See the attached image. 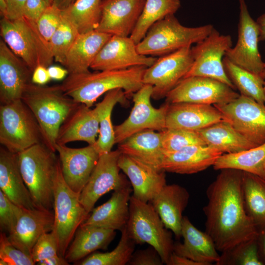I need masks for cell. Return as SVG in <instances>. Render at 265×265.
I'll use <instances>...</instances> for the list:
<instances>
[{
    "mask_svg": "<svg viewBox=\"0 0 265 265\" xmlns=\"http://www.w3.org/2000/svg\"><path fill=\"white\" fill-rule=\"evenodd\" d=\"M242 174L237 169H221L207 189L205 232L220 253L257 236L258 230L245 208Z\"/></svg>",
    "mask_w": 265,
    "mask_h": 265,
    "instance_id": "1",
    "label": "cell"
},
{
    "mask_svg": "<svg viewBox=\"0 0 265 265\" xmlns=\"http://www.w3.org/2000/svg\"><path fill=\"white\" fill-rule=\"evenodd\" d=\"M146 68L135 66L68 74L59 85L65 95L91 107L101 96L113 89H122L127 97L132 96L143 85L142 79Z\"/></svg>",
    "mask_w": 265,
    "mask_h": 265,
    "instance_id": "2",
    "label": "cell"
},
{
    "mask_svg": "<svg viewBox=\"0 0 265 265\" xmlns=\"http://www.w3.org/2000/svg\"><path fill=\"white\" fill-rule=\"evenodd\" d=\"M21 100L35 117L43 143L56 152L60 127L80 103L65 95L60 85H40L32 82L26 86Z\"/></svg>",
    "mask_w": 265,
    "mask_h": 265,
    "instance_id": "3",
    "label": "cell"
},
{
    "mask_svg": "<svg viewBox=\"0 0 265 265\" xmlns=\"http://www.w3.org/2000/svg\"><path fill=\"white\" fill-rule=\"evenodd\" d=\"M18 154L21 172L35 207L52 211L60 163L58 157L43 143L34 145Z\"/></svg>",
    "mask_w": 265,
    "mask_h": 265,
    "instance_id": "4",
    "label": "cell"
},
{
    "mask_svg": "<svg viewBox=\"0 0 265 265\" xmlns=\"http://www.w3.org/2000/svg\"><path fill=\"white\" fill-rule=\"evenodd\" d=\"M214 28L212 25L187 27L174 15L154 24L136 45L137 52L147 56H163L187 46H191L207 37Z\"/></svg>",
    "mask_w": 265,
    "mask_h": 265,
    "instance_id": "5",
    "label": "cell"
},
{
    "mask_svg": "<svg viewBox=\"0 0 265 265\" xmlns=\"http://www.w3.org/2000/svg\"><path fill=\"white\" fill-rule=\"evenodd\" d=\"M0 35L10 49L32 72L39 65L48 68L53 56L49 42L39 31L36 23L23 17L9 20L2 17Z\"/></svg>",
    "mask_w": 265,
    "mask_h": 265,
    "instance_id": "6",
    "label": "cell"
},
{
    "mask_svg": "<svg viewBox=\"0 0 265 265\" xmlns=\"http://www.w3.org/2000/svg\"><path fill=\"white\" fill-rule=\"evenodd\" d=\"M126 230L135 244L152 246L158 252L164 264H167L173 252V233L166 228L150 203L131 196Z\"/></svg>",
    "mask_w": 265,
    "mask_h": 265,
    "instance_id": "7",
    "label": "cell"
},
{
    "mask_svg": "<svg viewBox=\"0 0 265 265\" xmlns=\"http://www.w3.org/2000/svg\"><path fill=\"white\" fill-rule=\"evenodd\" d=\"M43 143L39 125L29 107L19 100L0 106V143L18 154Z\"/></svg>",
    "mask_w": 265,
    "mask_h": 265,
    "instance_id": "8",
    "label": "cell"
},
{
    "mask_svg": "<svg viewBox=\"0 0 265 265\" xmlns=\"http://www.w3.org/2000/svg\"><path fill=\"white\" fill-rule=\"evenodd\" d=\"M80 194L65 182L60 163L54 187L52 231L57 239L58 255L62 257L65 256L78 229L89 214L80 202Z\"/></svg>",
    "mask_w": 265,
    "mask_h": 265,
    "instance_id": "9",
    "label": "cell"
},
{
    "mask_svg": "<svg viewBox=\"0 0 265 265\" xmlns=\"http://www.w3.org/2000/svg\"><path fill=\"white\" fill-rule=\"evenodd\" d=\"M153 86L143 85L132 95L133 106L128 117L114 126L115 143H120L140 132L151 130L161 132L166 129V116L169 103L154 107L151 98Z\"/></svg>",
    "mask_w": 265,
    "mask_h": 265,
    "instance_id": "10",
    "label": "cell"
},
{
    "mask_svg": "<svg viewBox=\"0 0 265 265\" xmlns=\"http://www.w3.org/2000/svg\"><path fill=\"white\" fill-rule=\"evenodd\" d=\"M232 44L230 35L221 34L214 28L207 37L191 47L193 62L185 78L200 76L212 78L235 90L223 63V56Z\"/></svg>",
    "mask_w": 265,
    "mask_h": 265,
    "instance_id": "11",
    "label": "cell"
},
{
    "mask_svg": "<svg viewBox=\"0 0 265 265\" xmlns=\"http://www.w3.org/2000/svg\"><path fill=\"white\" fill-rule=\"evenodd\" d=\"M192 46H187L161 56L143 74V84L153 86L152 98L158 100L167 94L184 79L193 62Z\"/></svg>",
    "mask_w": 265,
    "mask_h": 265,
    "instance_id": "12",
    "label": "cell"
},
{
    "mask_svg": "<svg viewBox=\"0 0 265 265\" xmlns=\"http://www.w3.org/2000/svg\"><path fill=\"white\" fill-rule=\"evenodd\" d=\"M239 133L255 146L265 143V106L239 95L231 102L213 105Z\"/></svg>",
    "mask_w": 265,
    "mask_h": 265,
    "instance_id": "13",
    "label": "cell"
},
{
    "mask_svg": "<svg viewBox=\"0 0 265 265\" xmlns=\"http://www.w3.org/2000/svg\"><path fill=\"white\" fill-rule=\"evenodd\" d=\"M239 95L229 85L216 80L192 76L183 79L167 94L165 102L221 105L231 102Z\"/></svg>",
    "mask_w": 265,
    "mask_h": 265,
    "instance_id": "14",
    "label": "cell"
},
{
    "mask_svg": "<svg viewBox=\"0 0 265 265\" xmlns=\"http://www.w3.org/2000/svg\"><path fill=\"white\" fill-rule=\"evenodd\" d=\"M239 14L238 40L225 56L237 65L261 76L265 68L259 51L260 31L250 15L245 0H238Z\"/></svg>",
    "mask_w": 265,
    "mask_h": 265,
    "instance_id": "15",
    "label": "cell"
},
{
    "mask_svg": "<svg viewBox=\"0 0 265 265\" xmlns=\"http://www.w3.org/2000/svg\"><path fill=\"white\" fill-rule=\"evenodd\" d=\"M118 149L100 155L89 179L80 194V202L89 213L99 199L129 183L120 173Z\"/></svg>",
    "mask_w": 265,
    "mask_h": 265,
    "instance_id": "16",
    "label": "cell"
},
{
    "mask_svg": "<svg viewBox=\"0 0 265 265\" xmlns=\"http://www.w3.org/2000/svg\"><path fill=\"white\" fill-rule=\"evenodd\" d=\"M136 45L130 36H111L96 55L90 68L106 71L151 66L157 58L139 53Z\"/></svg>",
    "mask_w": 265,
    "mask_h": 265,
    "instance_id": "17",
    "label": "cell"
},
{
    "mask_svg": "<svg viewBox=\"0 0 265 265\" xmlns=\"http://www.w3.org/2000/svg\"><path fill=\"white\" fill-rule=\"evenodd\" d=\"M56 152L65 182L73 190L80 194L100 156L95 143L79 148L56 144Z\"/></svg>",
    "mask_w": 265,
    "mask_h": 265,
    "instance_id": "18",
    "label": "cell"
},
{
    "mask_svg": "<svg viewBox=\"0 0 265 265\" xmlns=\"http://www.w3.org/2000/svg\"><path fill=\"white\" fill-rule=\"evenodd\" d=\"M32 72L0 40V103L7 104L21 100L26 86L31 82Z\"/></svg>",
    "mask_w": 265,
    "mask_h": 265,
    "instance_id": "19",
    "label": "cell"
},
{
    "mask_svg": "<svg viewBox=\"0 0 265 265\" xmlns=\"http://www.w3.org/2000/svg\"><path fill=\"white\" fill-rule=\"evenodd\" d=\"M145 0H102V14L96 29L111 35L130 36Z\"/></svg>",
    "mask_w": 265,
    "mask_h": 265,
    "instance_id": "20",
    "label": "cell"
},
{
    "mask_svg": "<svg viewBox=\"0 0 265 265\" xmlns=\"http://www.w3.org/2000/svg\"><path fill=\"white\" fill-rule=\"evenodd\" d=\"M118 164L130 180L132 195L141 201L149 202L166 185L165 171L158 170L135 159L121 154Z\"/></svg>",
    "mask_w": 265,
    "mask_h": 265,
    "instance_id": "21",
    "label": "cell"
},
{
    "mask_svg": "<svg viewBox=\"0 0 265 265\" xmlns=\"http://www.w3.org/2000/svg\"><path fill=\"white\" fill-rule=\"evenodd\" d=\"M225 121L221 112L213 105L190 103L169 104L166 129L198 131Z\"/></svg>",
    "mask_w": 265,
    "mask_h": 265,
    "instance_id": "22",
    "label": "cell"
},
{
    "mask_svg": "<svg viewBox=\"0 0 265 265\" xmlns=\"http://www.w3.org/2000/svg\"><path fill=\"white\" fill-rule=\"evenodd\" d=\"M53 222L52 211L38 208L24 209L8 238L14 246L31 255L32 249L39 238L53 230Z\"/></svg>",
    "mask_w": 265,
    "mask_h": 265,
    "instance_id": "23",
    "label": "cell"
},
{
    "mask_svg": "<svg viewBox=\"0 0 265 265\" xmlns=\"http://www.w3.org/2000/svg\"><path fill=\"white\" fill-rule=\"evenodd\" d=\"M132 191L130 183L114 190L106 202L92 210L81 225L121 231L126 227L129 220Z\"/></svg>",
    "mask_w": 265,
    "mask_h": 265,
    "instance_id": "24",
    "label": "cell"
},
{
    "mask_svg": "<svg viewBox=\"0 0 265 265\" xmlns=\"http://www.w3.org/2000/svg\"><path fill=\"white\" fill-rule=\"evenodd\" d=\"M223 154L207 145H191L177 151L164 153L161 169L180 174H191L213 166Z\"/></svg>",
    "mask_w": 265,
    "mask_h": 265,
    "instance_id": "25",
    "label": "cell"
},
{
    "mask_svg": "<svg viewBox=\"0 0 265 265\" xmlns=\"http://www.w3.org/2000/svg\"><path fill=\"white\" fill-rule=\"evenodd\" d=\"M183 242H174L173 252L189 258L200 265H210L219 260L220 254L212 238L198 229L188 218L184 216L181 228Z\"/></svg>",
    "mask_w": 265,
    "mask_h": 265,
    "instance_id": "26",
    "label": "cell"
},
{
    "mask_svg": "<svg viewBox=\"0 0 265 265\" xmlns=\"http://www.w3.org/2000/svg\"><path fill=\"white\" fill-rule=\"evenodd\" d=\"M99 131V117L96 107L91 109L80 104L62 123L56 138V144L82 141L95 144Z\"/></svg>",
    "mask_w": 265,
    "mask_h": 265,
    "instance_id": "27",
    "label": "cell"
},
{
    "mask_svg": "<svg viewBox=\"0 0 265 265\" xmlns=\"http://www.w3.org/2000/svg\"><path fill=\"white\" fill-rule=\"evenodd\" d=\"M189 194L177 184L166 185L149 202L157 211L166 228L177 238L181 237L183 213L187 207Z\"/></svg>",
    "mask_w": 265,
    "mask_h": 265,
    "instance_id": "28",
    "label": "cell"
},
{
    "mask_svg": "<svg viewBox=\"0 0 265 265\" xmlns=\"http://www.w3.org/2000/svg\"><path fill=\"white\" fill-rule=\"evenodd\" d=\"M0 190L16 205L26 209L36 208L20 169L18 154L0 148Z\"/></svg>",
    "mask_w": 265,
    "mask_h": 265,
    "instance_id": "29",
    "label": "cell"
},
{
    "mask_svg": "<svg viewBox=\"0 0 265 265\" xmlns=\"http://www.w3.org/2000/svg\"><path fill=\"white\" fill-rule=\"evenodd\" d=\"M121 154L135 159L154 168L161 169L164 157L160 132L146 130L137 132L119 144Z\"/></svg>",
    "mask_w": 265,
    "mask_h": 265,
    "instance_id": "30",
    "label": "cell"
},
{
    "mask_svg": "<svg viewBox=\"0 0 265 265\" xmlns=\"http://www.w3.org/2000/svg\"><path fill=\"white\" fill-rule=\"evenodd\" d=\"M112 35L94 30L79 34L68 51L64 66L69 74L86 73Z\"/></svg>",
    "mask_w": 265,
    "mask_h": 265,
    "instance_id": "31",
    "label": "cell"
},
{
    "mask_svg": "<svg viewBox=\"0 0 265 265\" xmlns=\"http://www.w3.org/2000/svg\"><path fill=\"white\" fill-rule=\"evenodd\" d=\"M115 235V231L112 229L81 225L64 257L69 263H76L98 249H106Z\"/></svg>",
    "mask_w": 265,
    "mask_h": 265,
    "instance_id": "32",
    "label": "cell"
},
{
    "mask_svg": "<svg viewBox=\"0 0 265 265\" xmlns=\"http://www.w3.org/2000/svg\"><path fill=\"white\" fill-rule=\"evenodd\" d=\"M197 132L207 146L222 154L236 153L256 147L226 121Z\"/></svg>",
    "mask_w": 265,
    "mask_h": 265,
    "instance_id": "33",
    "label": "cell"
},
{
    "mask_svg": "<svg viewBox=\"0 0 265 265\" xmlns=\"http://www.w3.org/2000/svg\"><path fill=\"white\" fill-rule=\"evenodd\" d=\"M126 97L122 89H113L106 93L103 100L96 105L99 117V131L95 145L100 155L111 151L115 144L112 111L117 103L125 104Z\"/></svg>",
    "mask_w": 265,
    "mask_h": 265,
    "instance_id": "34",
    "label": "cell"
},
{
    "mask_svg": "<svg viewBox=\"0 0 265 265\" xmlns=\"http://www.w3.org/2000/svg\"><path fill=\"white\" fill-rule=\"evenodd\" d=\"M214 169L231 168L265 179V143L239 152L223 154L213 165Z\"/></svg>",
    "mask_w": 265,
    "mask_h": 265,
    "instance_id": "35",
    "label": "cell"
},
{
    "mask_svg": "<svg viewBox=\"0 0 265 265\" xmlns=\"http://www.w3.org/2000/svg\"><path fill=\"white\" fill-rule=\"evenodd\" d=\"M242 186L246 211L258 230L265 227V179L243 172Z\"/></svg>",
    "mask_w": 265,
    "mask_h": 265,
    "instance_id": "36",
    "label": "cell"
},
{
    "mask_svg": "<svg viewBox=\"0 0 265 265\" xmlns=\"http://www.w3.org/2000/svg\"><path fill=\"white\" fill-rule=\"evenodd\" d=\"M180 6V0H145L142 12L130 37L137 44L154 24L169 15H174Z\"/></svg>",
    "mask_w": 265,
    "mask_h": 265,
    "instance_id": "37",
    "label": "cell"
},
{
    "mask_svg": "<svg viewBox=\"0 0 265 265\" xmlns=\"http://www.w3.org/2000/svg\"><path fill=\"white\" fill-rule=\"evenodd\" d=\"M223 63L228 77L240 94L265 105V80L260 75L237 65L225 56Z\"/></svg>",
    "mask_w": 265,
    "mask_h": 265,
    "instance_id": "38",
    "label": "cell"
},
{
    "mask_svg": "<svg viewBox=\"0 0 265 265\" xmlns=\"http://www.w3.org/2000/svg\"><path fill=\"white\" fill-rule=\"evenodd\" d=\"M102 0H75L62 10V14L75 25L80 34L93 31L100 22Z\"/></svg>",
    "mask_w": 265,
    "mask_h": 265,
    "instance_id": "39",
    "label": "cell"
},
{
    "mask_svg": "<svg viewBox=\"0 0 265 265\" xmlns=\"http://www.w3.org/2000/svg\"><path fill=\"white\" fill-rule=\"evenodd\" d=\"M119 241L110 252H94L75 264L80 265H128L134 251V241L129 236L126 227L121 231Z\"/></svg>",
    "mask_w": 265,
    "mask_h": 265,
    "instance_id": "40",
    "label": "cell"
},
{
    "mask_svg": "<svg viewBox=\"0 0 265 265\" xmlns=\"http://www.w3.org/2000/svg\"><path fill=\"white\" fill-rule=\"evenodd\" d=\"M216 265H264L257 237L242 241L220 254Z\"/></svg>",
    "mask_w": 265,
    "mask_h": 265,
    "instance_id": "41",
    "label": "cell"
},
{
    "mask_svg": "<svg viewBox=\"0 0 265 265\" xmlns=\"http://www.w3.org/2000/svg\"><path fill=\"white\" fill-rule=\"evenodd\" d=\"M79 34L75 25L62 15L61 23L49 41L56 62L64 65L67 53Z\"/></svg>",
    "mask_w": 265,
    "mask_h": 265,
    "instance_id": "42",
    "label": "cell"
},
{
    "mask_svg": "<svg viewBox=\"0 0 265 265\" xmlns=\"http://www.w3.org/2000/svg\"><path fill=\"white\" fill-rule=\"evenodd\" d=\"M160 132L164 153L177 151L191 145H206L197 131L166 129Z\"/></svg>",
    "mask_w": 265,
    "mask_h": 265,
    "instance_id": "43",
    "label": "cell"
},
{
    "mask_svg": "<svg viewBox=\"0 0 265 265\" xmlns=\"http://www.w3.org/2000/svg\"><path fill=\"white\" fill-rule=\"evenodd\" d=\"M35 263L31 255L14 246L6 233H0V265H33Z\"/></svg>",
    "mask_w": 265,
    "mask_h": 265,
    "instance_id": "44",
    "label": "cell"
},
{
    "mask_svg": "<svg viewBox=\"0 0 265 265\" xmlns=\"http://www.w3.org/2000/svg\"><path fill=\"white\" fill-rule=\"evenodd\" d=\"M23 208L14 203L0 190V229L8 234L14 229Z\"/></svg>",
    "mask_w": 265,
    "mask_h": 265,
    "instance_id": "45",
    "label": "cell"
},
{
    "mask_svg": "<svg viewBox=\"0 0 265 265\" xmlns=\"http://www.w3.org/2000/svg\"><path fill=\"white\" fill-rule=\"evenodd\" d=\"M62 18V10L53 4L49 5L39 18L36 23L38 29L47 41H50Z\"/></svg>",
    "mask_w": 265,
    "mask_h": 265,
    "instance_id": "46",
    "label": "cell"
},
{
    "mask_svg": "<svg viewBox=\"0 0 265 265\" xmlns=\"http://www.w3.org/2000/svg\"><path fill=\"white\" fill-rule=\"evenodd\" d=\"M58 254V245L53 231L44 233L33 246L31 256L35 264Z\"/></svg>",
    "mask_w": 265,
    "mask_h": 265,
    "instance_id": "47",
    "label": "cell"
},
{
    "mask_svg": "<svg viewBox=\"0 0 265 265\" xmlns=\"http://www.w3.org/2000/svg\"><path fill=\"white\" fill-rule=\"evenodd\" d=\"M164 263L157 250L152 246L134 251L128 265H162Z\"/></svg>",
    "mask_w": 265,
    "mask_h": 265,
    "instance_id": "48",
    "label": "cell"
},
{
    "mask_svg": "<svg viewBox=\"0 0 265 265\" xmlns=\"http://www.w3.org/2000/svg\"><path fill=\"white\" fill-rule=\"evenodd\" d=\"M50 5L45 0H26L23 17L37 23L46 9Z\"/></svg>",
    "mask_w": 265,
    "mask_h": 265,
    "instance_id": "49",
    "label": "cell"
},
{
    "mask_svg": "<svg viewBox=\"0 0 265 265\" xmlns=\"http://www.w3.org/2000/svg\"><path fill=\"white\" fill-rule=\"evenodd\" d=\"M26 0H5L6 12L4 18L17 20L23 17L24 7Z\"/></svg>",
    "mask_w": 265,
    "mask_h": 265,
    "instance_id": "50",
    "label": "cell"
},
{
    "mask_svg": "<svg viewBox=\"0 0 265 265\" xmlns=\"http://www.w3.org/2000/svg\"><path fill=\"white\" fill-rule=\"evenodd\" d=\"M51 80L48 68L45 66L39 65L32 72L31 82L33 83L45 85Z\"/></svg>",
    "mask_w": 265,
    "mask_h": 265,
    "instance_id": "51",
    "label": "cell"
},
{
    "mask_svg": "<svg viewBox=\"0 0 265 265\" xmlns=\"http://www.w3.org/2000/svg\"><path fill=\"white\" fill-rule=\"evenodd\" d=\"M48 70L51 79L55 80H64L69 74L66 69L59 66L51 65Z\"/></svg>",
    "mask_w": 265,
    "mask_h": 265,
    "instance_id": "52",
    "label": "cell"
},
{
    "mask_svg": "<svg viewBox=\"0 0 265 265\" xmlns=\"http://www.w3.org/2000/svg\"><path fill=\"white\" fill-rule=\"evenodd\" d=\"M167 265H200L186 257L178 255L174 252L171 254Z\"/></svg>",
    "mask_w": 265,
    "mask_h": 265,
    "instance_id": "53",
    "label": "cell"
},
{
    "mask_svg": "<svg viewBox=\"0 0 265 265\" xmlns=\"http://www.w3.org/2000/svg\"><path fill=\"white\" fill-rule=\"evenodd\" d=\"M257 240L261 259L265 265V227L258 230Z\"/></svg>",
    "mask_w": 265,
    "mask_h": 265,
    "instance_id": "54",
    "label": "cell"
},
{
    "mask_svg": "<svg viewBox=\"0 0 265 265\" xmlns=\"http://www.w3.org/2000/svg\"><path fill=\"white\" fill-rule=\"evenodd\" d=\"M37 264L39 265H68L69 263L64 257L57 254L42 261Z\"/></svg>",
    "mask_w": 265,
    "mask_h": 265,
    "instance_id": "55",
    "label": "cell"
},
{
    "mask_svg": "<svg viewBox=\"0 0 265 265\" xmlns=\"http://www.w3.org/2000/svg\"><path fill=\"white\" fill-rule=\"evenodd\" d=\"M256 22L260 31L259 41H265V13L259 16Z\"/></svg>",
    "mask_w": 265,
    "mask_h": 265,
    "instance_id": "56",
    "label": "cell"
},
{
    "mask_svg": "<svg viewBox=\"0 0 265 265\" xmlns=\"http://www.w3.org/2000/svg\"><path fill=\"white\" fill-rule=\"evenodd\" d=\"M75 0H53V3L61 10H63L73 3Z\"/></svg>",
    "mask_w": 265,
    "mask_h": 265,
    "instance_id": "57",
    "label": "cell"
},
{
    "mask_svg": "<svg viewBox=\"0 0 265 265\" xmlns=\"http://www.w3.org/2000/svg\"><path fill=\"white\" fill-rule=\"evenodd\" d=\"M5 0H0V12L2 17H4L6 12Z\"/></svg>",
    "mask_w": 265,
    "mask_h": 265,
    "instance_id": "58",
    "label": "cell"
},
{
    "mask_svg": "<svg viewBox=\"0 0 265 265\" xmlns=\"http://www.w3.org/2000/svg\"><path fill=\"white\" fill-rule=\"evenodd\" d=\"M261 76L265 80V68L264 69L262 72V73L261 75Z\"/></svg>",
    "mask_w": 265,
    "mask_h": 265,
    "instance_id": "59",
    "label": "cell"
},
{
    "mask_svg": "<svg viewBox=\"0 0 265 265\" xmlns=\"http://www.w3.org/2000/svg\"><path fill=\"white\" fill-rule=\"evenodd\" d=\"M49 5H51L53 3V0H45Z\"/></svg>",
    "mask_w": 265,
    "mask_h": 265,
    "instance_id": "60",
    "label": "cell"
},
{
    "mask_svg": "<svg viewBox=\"0 0 265 265\" xmlns=\"http://www.w3.org/2000/svg\"><path fill=\"white\" fill-rule=\"evenodd\" d=\"M264 94H265V80L264 84Z\"/></svg>",
    "mask_w": 265,
    "mask_h": 265,
    "instance_id": "61",
    "label": "cell"
}]
</instances>
